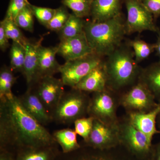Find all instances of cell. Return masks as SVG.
<instances>
[{
  "label": "cell",
  "instance_id": "603a6c76",
  "mask_svg": "<svg viewBox=\"0 0 160 160\" xmlns=\"http://www.w3.org/2000/svg\"><path fill=\"white\" fill-rule=\"evenodd\" d=\"M85 22L82 18L78 17L73 13L70 14L65 26L58 32L60 40L62 41L82 34Z\"/></svg>",
  "mask_w": 160,
  "mask_h": 160
},
{
  "label": "cell",
  "instance_id": "7a4b0ae2",
  "mask_svg": "<svg viewBox=\"0 0 160 160\" xmlns=\"http://www.w3.org/2000/svg\"><path fill=\"white\" fill-rule=\"evenodd\" d=\"M84 32L93 53L101 57L108 56L119 48L126 34L121 14L104 22H86Z\"/></svg>",
  "mask_w": 160,
  "mask_h": 160
},
{
  "label": "cell",
  "instance_id": "8992f818",
  "mask_svg": "<svg viewBox=\"0 0 160 160\" xmlns=\"http://www.w3.org/2000/svg\"><path fill=\"white\" fill-rule=\"evenodd\" d=\"M119 95L109 89L92 93L88 107V116L111 126H118L119 117Z\"/></svg>",
  "mask_w": 160,
  "mask_h": 160
},
{
  "label": "cell",
  "instance_id": "8d00e7d4",
  "mask_svg": "<svg viewBox=\"0 0 160 160\" xmlns=\"http://www.w3.org/2000/svg\"><path fill=\"white\" fill-rule=\"evenodd\" d=\"M158 34L157 41L155 43V51L156 52V54L159 59L160 61V30L157 32Z\"/></svg>",
  "mask_w": 160,
  "mask_h": 160
},
{
  "label": "cell",
  "instance_id": "9c48e42d",
  "mask_svg": "<svg viewBox=\"0 0 160 160\" xmlns=\"http://www.w3.org/2000/svg\"><path fill=\"white\" fill-rule=\"evenodd\" d=\"M127 17L125 22L126 34L144 31L157 32L160 29L156 25L151 12L142 0H125Z\"/></svg>",
  "mask_w": 160,
  "mask_h": 160
},
{
  "label": "cell",
  "instance_id": "1f68e13d",
  "mask_svg": "<svg viewBox=\"0 0 160 160\" xmlns=\"http://www.w3.org/2000/svg\"><path fill=\"white\" fill-rule=\"evenodd\" d=\"M94 118L90 117L81 118L74 122V130L77 134L83 138V141L88 139L92 129Z\"/></svg>",
  "mask_w": 160,
  "mask_h": 160
},
{
  "label": "cell",
  "instance_id": "f1b7e54d",
  "mask_svg": "<svg viewBox=\"0 0 160 160\" xmlns=\"http://www.w3.org/2000/svg\"><path fill=\"white\" fill-rule=\"evenodd\" d=\"M70 14L66 6H61L56 10L54 16L48 24L47 29L58 32L65 26L70 16Z\"/></svg>",
  "mask_w": 160,
  "mask_h": 160
},
{
  "label": "cell",
  "instance_id": "3957f363",
  "mask_svg": "<svg viewBox=\"0 0 160 160\" xmlns=\"http://www.w3.org/2000/svg\"><path fill=\"white\" fill-rule=\"evenodd\" d=\"M104 62L107 73L108 89L121 94L138 81L142 69L131 50L120 46Z\"/></svg>",
  "mask_w": 160,
  "mask_h": 160
},
{
  "label": "cell",
  "instance_id": "9a60e30c",
  "mask_svg": "<svg viewBox=\"0 0 160 160\" xmlns=\"http://www.w3.org/2000/svg\"><path fill=\"white\" fill-rule=\"evenodd\" d=\"M160 110V105L156 109L147 113H126L125 115L135 128L152 141L154 135L160 134L157 127V118Z\"/></svg>",
  "mask_w": 160,
  "mask_h": 160
},
{
  "label": "cell",
  "instance_id": "5bb4252c",
  "mask_svg": "<svg viewBox=\"0 0 160 160\" xmlns=\"http://www.w3.org/2000/svg\"><path fill=\"white\" fill-rule=\"evenodd\" d=\"M18 97L26 111L40 124L45 126L53 121L33 87L28 88L26 92Z\"/></svg>",
  "mask_w": 160,
  "mask_h": 160
},
{
  "label": "cell",
  "instance_id": "d4e9b609",
  "mask_svg": "<svg viewBox=\"0 0 160 160\" xmlns=\"http://www.w3.org/2000/svg\"><path fill=\"white\" fill-rule=\"evenodd\" d=\"M25 56V47L19 43L12 42L10 50V67L12 71L23 74Z\"/></svg>",
  "mask_w": 160,
  "mask_h": 160
},
{
  "label": "cell",
  "instance_id": "f35d334b",
  "mask_svg": "<svg viewBox=\"0 0 160 160\" xmlns=\"http://www.w3.org/2000/svg\"><path fill=\"white\" fill-rule=\"evenodd\" d=\"M159 103L160 105V103ZM157 127L158 130L160 131V110L157 118Z\"/></svg>",
  "mask_w": 160,
  "mask_h": 160
},
{
  "label": "cell",
  "instance_id": "44dd1931",
  "mask_svg": "<svg viewBox=\"0 0 160 160\" xmlns=\"http://www.w3.org/2000/svg\"><path fill=\"white\" fill-rule=\"evenodd\" d=\"M56 146L23 148L17 151L16 160H55L58 156Z\"/></svg>",
  "mask_w": 160,
  "mask_h": 160
},
{
  "label": "cell",
  "instance_id": "cb8c5ba5",
  "mask_svg": "<svg viewBox=\"0 0 160 160\" xmlns=\"http://www.w3.org/2000/svg\"><path fill=\"white\" fill-rule=\"evenodd\" d=\"M17 81L10 67L4 66L0 71V99L13 96L12 89Z\"/></svg>",
  "mask_w": 160,
  "mask_h": 160
},
{
  "label": "cell",
  "instance_id": "277c9868",
  "mask_svg": "<svg viewBox=\"0 0 160 160\" xmlns=\"http://www.w3.org/2000/svg\"><path fill=\"white\" fill-rule=\"evenodd\" d=\"M90 96L87 92L75 89L65 92L51 116L58 124L69 125L88 116Z\"/></svg>",
  "mask_w": 160,
  "mask_h": 160
},
{
  "label": "cell",
  "instance_id": "8fae6325",
  "mask_svg": "<svg viewBox=\"0 0 160 160\" xmlns=\"http://www.w3.org/2000/svg\"><path fill=\"white\" fill-rule=\"evenodd\" d=\"M64 86L62 79L46 76L39 80L33 86L38 97L51 115L65 93Z\"/></svg>",
  "mask_w": 160,
  "mask_h": 160
},
{
  "label": "cell",
  "instance_id": "d6a6232c",
  "mask_svg": "<svg viewBox=\"0 0 160 160\" xmlns=\"http://www.w3.org/2000/svg\"><path fill=\"white\" fill-rule=\"evenodd\" d=\"M29 3L26 0H10L5 18L14 21L20 12Z\"/></svg>",
  "mask_w": 160,
  "mask_h": 160
},
{
  "label": "cell",
  "instance_id": "5b68a950",
  "mask_svg": "<svg viewBox=\"0 0 160 160\" xmlns=\"http://www.w3.org/2000/svg\"><path fill=\"white\" fill-rule=\"evenodd\" d=\"M120 144L138 160H153L152 141L129 122L125 115L118 123Z\"/></svg>",
  "mask_w": 160,
  "mask_h": 160
},
{
  "label": "cell",
  "instance_id": "74e56055",
  "mask_svg": "<svg viewBox=\"0 0 160 160\" xmlns=\"http://www.w3.org/2000/svg\"><path fill=\"white\" fill-rule=\"evenodd\" d=\"M153 160H160V142L154 146V154Z\"/></svg>",
  "mask_w": 160,
  "mask_h": 160
},
{
  "label": "cell",
  "instance_id": "6da1fadb",
  "mask_svg": "<svg viewBox=\"0 0 160 160\" xmlns=\"http://www.w3.org/2000/svg\"><path fill=\"white\" fill-rule=\"evenodd\" d=\"M54 138L44 126L26 111L18 97L0 99L1 150L56 146Z\"/></svg>",
  "mask_w": 160,
  "mask_h": 160
},
{
  "label": "cell",
  "instance_id": "ba28073f",
  "mask_svg": "<svg viewBox=\"0 0 160 160\" xmlns=\"http://www.w3.org/2000/svg\"><path fill=\"white\" fill-rule=\"evenodd\" d=\"M102 62V57L94 53L66 61L60 67L61 79L65 86L73 89L83 78Z\"/></svg>",
  "mask_w": 160,
  "mask_h": 160
},
{
  "label": "cell",
  "instance_id": "4dcf8cb0",
  "mask_svg": "<svg viewBox=\"0 0 160 160\" xmlns=\"http://www.w3.org/2000/svg\"><path fill=\"white\" fill-rule=\"evenodd\" d=\"M34 16L36 18L42 25L46 27L50 21L54 16L56 9L39 7V6L28 4Z\"/></svg>",
  "mask_w": 160,
  "mask_h": 160
},
{
  "label": "cell",
  "instance_id": "30bf717a",
  "mask_svg": "<svg viewBox=\"0 0 160 160\" xmlns=\"http://www.w3.org/2000/svg\"><path fill=\"white\" fill-rule=\"evenodd\" d=\"M83 146L99 150H107L121 145L118 126H111L93 120L92 129Z\"/></svg>",
  "mask_w": 160,
  "mask_h": 160
},
{
  "label": "cell",
  "instance_id": "d590c367",
  "mask_svg": "<svg viewBox=\"0 0 160 160\" xmlns=\"http://www.w3.org/2000/svg\"><path fill=\"white\" fill-rule=\"evenodd\" d=\"M0 160H16L13 153L8 150H1Z\"/></svg>",
  "mask_w": 160,
  "mask_h": 160
},
{
  "label": "cell",
  "instance_id": "4316f807",
  "mask_svg": "<svg viewBox=\"0 0 160 160\" xmlns=\"http://www.w3.org/2000/svg\"><path fill=\"white\" fill-rule=\"evenodd\" d=\"M130 46L133 49L135 60L138 63L149 57L155 49V44H149L139 39L130 42Z\"/></svg>",
  "mask_w": 160,
  "mask_h": 160
},
{
  "label": "cell",
  "instance_id": "83f0119b",
  "mask_svg": "<svg viewBox=\"0 0 160 160\" xmlns=\"http://www.w3.org/2000/svg\"><path fill=\"white\" fill-rule=\"evenodd\" d=\"M1 23L2 24L5 33L9 39L25 46L29 40L24 36L14 20L5 18Z\"/></svg>",
  "mask_w": 160,
  "mask_h": 160
},
{
  "label": "cell",
  "instance_id": "f546056e",
  "mask_svg": "<svg viewBox=\"0 0 160 160\" xmlns=\"http://www.w3.org/2000/svg\"><path fill=\"white\" fill-rule=\"evenodd\" d=\"M29 3L18 15L14 22L19 28L32 32L34 27V15L28 5Z\"/></svg>",
  "mask_w": 160,
  "mask_h": 160
},
{
  "label": "cell",
  "instance_id": "484cf974",
  "mask_svg": "<svg viewBox=\"0 0 160 160\" xmlns=\"http://www.w3.org/2000/svg\"><path fill=\"white\" fill-rule=\"evenodd\" d=\"M93 0H62L63 5L69 8L73 14L83 18L90 16Z\"/></svg>",
  "mask_w": 160,
  "mask_h": 160
},
{
  "label": "cell",
  "instance_id": "2e32d148",
  "mask_svg": "<svg viewBox=\"0 0 160 160\" xmlns=\"http://www.w3.org/2000/svg\"><path fill=\"white\" fill-rule=\"evenodd\" d=\"M57 53V46L49 47L40 46L38 51L37 74L34 85L42 78L53 76L55 73L60 72L61 65L59 64L56 58V55Z\"/></svg>",
  "mask_w": 160,
  "mask_h": 160
},
{
  "label": "cell",
  "instance_id": "7402d4cb",
  "mask_svg": "<svg viewBox=\"0 0 160 160\" xmlns=\"http://www.w3.org/2000/svg\"><path fill=\"white\" fill-rule=\"evenodd\" d=\"M52 135L55 141L61 146L63 153L76 151L82 146L78 142V134L74 129L67 128L56 130Z\"/></svg>",
  "mask_w": 160,
  "mask_h": 160
},
{
  "label": "cell",
  "instance_id": "7c38bea8",
  "mask_svg": "<svg viewBox=\"0 0 160 160\" xmlns=\"http://www.w3.org/2000/svg\"><path fill=\"white\" fill-rule=\"evenodd\" d=\"M71 153L68 160H138L122 145L104 150L82 146Z\"/></svg>",
  "mask_w": 160,
  "mask_h": 160
},
{
  "label": "cell",
  "instance_id": "e575fe53",
  "mask_svg": "<svg viewBox=\"0 0 160 160\" xmlns=\"http://www.w3.org/2000/svg\"><path fill=\"white\" fill-rule=\"evenodd\" d=\"M9 39L5 33L2 24L0 22V48L1 50L6 51L7 48H9Z\"/></svg>",
  "mask_w": 160,
  "mask_h": 160
},
{
  "label": "cell",
  "instance_id": "4fadbf2b",
  "mask_svg": "<svg viewBox=\"0 0 160 160\" xmlns=\"http://www.w3.org/2000/svg\"><path fill=\"white\" fill-rule=\"evenodd\" d=\"M57 47V54L64 58L66 62L93 53L85 32L75 37L61 41Z\"/></svg>",
  "mask_w": 160,
  "mask_h": 160
},
{
  "label": "cell",
  "instance_id": "d6986e66",
  "mask_svg": "<svg viewBox=\"0 0 160 160\" xmlns=\"http://www.w3.org/2000/svg\"><path fill=\"white\" fill-rule=\"evenodd\" d=\"M121 0H93L90 16L92 21L102 22L121 13Z\"/></svg>",
  "mask_w": 160,
  "mask_h": 160
},
{
  "label": "cell",
  "instance_id": "ab89813d",
  "mask_svg": "<svg viewBox=\"0 0 160 160\" xmlns=\"http://www.w3.org/2000/svg\"><path fill=\"white\" fill-rule=\"evenodd\" d=\"M26 1H27V2H28V0H26Z\"/></svg>",
  "mask_w": 160,
  "mask_h": 160
},
{
  "label": "cell",
  "instance_id": "52a82bcc",
  "mask_svg": "<svg viewBox=\"0 0 160 160\" xmlns=\"http://www.w3.org/2000/svg\"><path fill=\"white\" fill-rule=\"evenodd\" d=\"M119 100L120 106L127 114L147 113L160 105L151 92L139 81L119 95Z\"/></svg>",
  "mask_w": 160,
  "mask_h": 160
},
{
  "label": "cell",
  "instance_id": "ffe728a7",
  "mask_svg": "<svg viewBox=\"0 0 160 160\" xmlns=\"http://www.w3.org/2000/svg\"><path fill=\"white\" fill-rule=\"evenodd\" d=\"M138 81L148 88L160 103V61L142 69Z\"/></svg>",
  "mask_w": 160,
  "mask_h": 160
},
{
  "label": "cell",
  "instance_id": "ac0fdd59",
  "mask_svg": "<svg viewBox=\"0 0 160 160\" xmlns=\"http://www.w3.org/2000/svg\"><path fill=\"white\" fill-rule=\"evenodd\" d=\"M43 39L41 38L36 42L28 41L24 46L26 56L23 75L26 78L28 88L32 87L35 82L38 64L39 49L42 46Z\"/></svg>",
  "mask_w": 160,
  "mask_h": 160
},
{
  "label": "cell",
  "instance_id": "836d02e7",
  "mask_svg": "<svg viewBox=\"0 0 160 160\" xmlns=\"http://www.w3.org/2000/svg\"><path fill=\"white\" fill-rule=\"evenodd\" d=\"M145 7L152 13L154 19L160 16V0H142Z\"/></svg>",
  "mask_w": 160,
  "mask_h": 160
},
{
  "label": "cell",
  "instance_id": "e0dca14e",
  "mask_svg": "<svg viewBox=\"0 0 160 160\" xmlns=\"http://www.w3.org/2000/svg\"><path fill=\"white\" fill-rule=\"evenodd\" d=\"M73 89L87 93H93L108 89V79L104 62L90 71Z\"/></svg>",
  "mask_w": 160,
  "mask_h": 160
}]
</instances>
